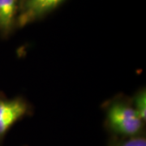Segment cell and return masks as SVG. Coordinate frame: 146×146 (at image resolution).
Returning a JSON list of instances; mask_svg holds the SVG:
<instances>
[{"instance_id": "obj_3", "label": "cell", "mask_w": 146, "mask_h": 146, "mask_svg": "<svg viewBox=\"0 0 146 146\" xmlns=\"http://www.w3.org/2000/svg\"><path fill=\"white\" fill-rule=\"evenodd\" d=\"M65 0H20L16 27L23 28L41 20Z\"/></svg>"}, {"instance_id": "obj_2", "label": "cell", "mask_w": 146, "mask_h": 146, "mask_svg": "<svg viewBox=\"0 0 146 146\" xmlns=\"http://www.w3.org/2000/svg\"><path fill=\"white\" fill-rule=\"evenodd\" d=\"M33 113L32 106L21 97L6 98L3 94L0 95V143L11 127L25 116Z\"/></svg>"}, {"instance_id": "obj_6", "label": "cell", "mask_w": 146, "mask_h": 146, "mask_svg": "<svg viewBox=\"0 0 146 146\" xmlns=\"http://www.w3.org/2000/svg\"><path fill=\"white\" fill-rule=\"evenodd\" d=\"M132 106L144 122L146 120V92L145 89H141L137 91L131 98Z\"/></svg>"}, {"instance_id": "obj_5", "label": "cell", "mask_w": 146, "mask_h": 146, "mask_svg": "<svg viewBox=\"0 0 146 146\" xmlns=\"http://www.w3.org/2000/svg\"><path fill=\"white\" fill-rule=\"evenodd\" d=\"M107 146H146L145 135L132 137L110 136Z\"/></svg>"}, {"instance_id": "obj_1", "label": "cell", "mask_w": 146, "mask_h": 146, "mask_svg": "<svg viewBox=\"0 0 146 146\" xmlns=\"http://www.w3.org/2000/svg\"><path fill=\"white\" fill-rule=\"evenodd\" d=\"M105 127L112 136L132 137L145 135V123L136 114L131 98L117 96L105 103Z\"/></svg>"}, {"instance_id": "obj_4", "label": "cell", "mask_w": 146, "mask_h": 146, "mask_svg": "<svg viewBox=\"0 0 146 146\" xmlns=\"http://www.w3.org/2000/svg\"><path fill=\"white\" fill-rule=\"evenodd\" d=\"M20 0H0V36L7 39L16 27Z\"/></svg>"}, {"instance_id": "obj_7", "label": "cell", "mask_w": 146, "mask_h": 146, "mask_svg": "<svg viewBox=\"0 0 146 146\" xmlns=\"http://www.w3.org/2000/svg\"><path fill=\"white\" fill-rule=\"evenodd\" d=\"M3 94V93H1V92H0V95H1V94Z\"/></svg>"}]
</instances>
